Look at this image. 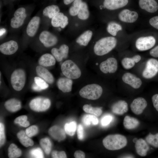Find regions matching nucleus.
<instances>
[{"label": "nucleus", "instance_id": "dca6fc26", "mask_svg": "<svg viewBox=\"0 0 158 158\" xmlns=\"http://www.w3.org/2000/svg\"><path fill=\"white\" fill-rule=\"evenodd\" d=\"M123 81L135 89H138L141 86L142 81L140 78L130 73L124 74L122 77Z\"/></svg>", "mask_w": 158, "mask_h": 158}, {"label": "nucleus", "instance_id": "aec40b11", "mask_svg": "<svg viewBox=\"0 0 158 158\" xmlns=\"http://www.w3.org/2000/svg\"><path fill=\"white\" fill-rule=\"evenodd\" d=\"M128 1V0H104L103 5L107 9L114 10L125 6Z\"/></svg>", "mask_w": 158, "mask_h": 158}, {"label": "nucleus", "instance_id": "052dcab7", "mask_svg": "<svg viewBox=\"0 0 158 158\" xmlns=\"http://www.w3.org/2000/svg\"></svg>", "mask_w": 158, "mask_h": 158}, {"label": "nucleus", "instance_id": "79ce46f5", "mask_svg": "<svg viewBox=\"0 0 158 158\" xmlns=\"http://www.w3.org/2000/svg\"><path fill=\"white\" fill-rule=\"evenodd\" d=\"M135 62L132 58L126 57L121 61V64L123 67L126 69H130L135 66Z\"/></svg>", "mask_w": 158, "mask_h": 158}, {"label": "nucleus", "instance_id": "f704fd0d", "mask_svg": "<svg viewBox=\"0 0 158 158\" xmlns=\"http://www.w3.org/2000/svg\"><path fill=\"white\" fill-rule=\"evenodd\" d=\"M122 29V27L120 25L114 22L109 23L107 27V32L114 36H116L117 32Z\"/></svg>", "mask_w": 158, "mask_h": 158}, {"label": "nucleus", "instance_id": "5fc2aeb1", "mask_svg": "<svg viewBox=\"0 0 158 158\" xmlns=\"http://www.w3.org/2000/svg\"><path fill=\"white\" fill-rule=\"evenodd\" d=\"M150 54L154 57H158V45L151 49L150 52Z\"/></svg>", "mask_w": 158, "mask_h": 158}, {"label": "nucleus", "instance_id": "2eb2a0df", "mask_svg": "<svg viewBox=\"0 0 158 158\" xmlns=\"http://www.w3.org/2000/svg\"><path fill=\"white\" fill-rule=\"evenodd\" d=\"M138 16V14L136 12L125 9L119 13L118 17L119 19L123 22L133 23L137 20Z\"/></svg>", "mask_w": 158, "mask_h": 158}, {"label": "nucleus", "instance_id": "c03bdc74", "mask_svg": "<svg viewBox=\"0 0 158 158\" xmlns=\"http://www.w3.org/2000/svg\"><path fill=\"white\" fill-rule=\"evenodd\" d=\"M38 132V129L37 126L33 125L28 128L25 130V133L28 136L31 137L36 135Z\"/></svg>", "mask_w": 158, "mask_h": 158}, {"label": "nucleus", "instance_id": "e433bc0d", "mask_svg": "<svg viewBox=\"0 0 158 158\" xmlns=\"http://www.w3.org/2000/svg\"><path fill=\"white\" fill-rule=\"evenodd\" d=\"M40 143L45 153L49 154L51 152L52 145L49 139L48 138H42L40 140Z\"/></svg>", "mask_w": 158, "mask_h": 158}, {"label": "nucleus", "instance_id": "ea45409f", "mask_svg": "<svg viewBox=\"0 0 158 158\" xmlns=\"http://www.w3.org/2000/svg\"><path fill=\"white\" fill-rule=\"evenodd\" d=\"M147 142L155 147H158V133L155 135L150 133L146 137Z\"/></svg>", "mask_w": 158, "mask_h": 158}, {"label": "nucleus", "instance_id": "a211bd4d", "mask_svg": "<svg viewBox=\"0 0 158 158\" xmlns=\"http://www.w3.org/2000/svg\"><path fill=\"white\" fill-rule=\"evenodd\" d=\"M68 17L61 12L56 14L51 20V25L56 28L60 27L62 28H64L68 25Z\"/></svg>", "mask_w": 158, "mask_h": 158}, {"label": "nucleus", "instance_id": "f03ea898", "mask_svg": "<svg viewBox=\"0 0 158 158\" xmlns=\"http://www.w3.org/2000/svg\"><path fill=\"white\" fill-rule=\"evenodd\" d=\"M102 142L107 149L115 150L121 149L125 147L127 141L124 136L116 134L107 136L103 139Z\"/></svg>", "mask_w": 158, "mask_h": 158}, {"label": "nucleus", "instance_id": "ddd939ff", "mask_svg": "<svg viewBox=\"0 0 158 158\" xmlns=\"http://www.w3.org/2000/svg\"><path fill=\"white\" fill-rule=\"evenodd\" d=\"M18 48V43L11 40L1 44L0 45V51L5 55H11L15 53Z\"/></svg>", "mask_w": 158, "mask_h": 158}, {"label": "nucleus", "instance_id": "393cba45", "mask_svg": "<svg viewBox=\"0 0 158 158\" xmlns=\"http://www.w3.org/2000/svg\"><path fill=\"white\" fill-rule=\"evenodd\" d=\"M135 147L137 153L142 157L145 156L149 149V146L143 139L140 138L135 142Z\"/></svg>", "mask_w": 158, "mask_h": 158}, {"label": "nucleus", "instance_id": "9b49d317", "mask_svg": "<svg viewBox=\"0 0 158 158\" xmlns=\"http://www.w3.org/2000/svg\"><path fill=\"white\" fill-rule=\"evenodd\" d=\"M99 66L100 71L104 73H114L117 70V61L114 58H109L101 62Z\"/></svg>", "mask_w": 158, "mask_h": 158}, {"label": "nucleus", "instance_id": "c9c22d12", "mask_svg": "<svg viewBox=\"0 0 158 158\" xmlns=\"http://www.w3.org/2000/svg\"><path fill=\"white\" fill-rule=\"evenodd\" d=\"M83 109L85 112L93 114L97 116H99L102 113L101 108L93 107L88 104L84 105L83 107Z\"/></svg>", "mask_w": 158, "mask_h": 158}, {"label": "nucleus", "instance_id": "de8ad7c7", "mask_svg": "<svg viewBox=\"0 0 158 158\" xmlns=\"http://www.w3.org/2000/svg\"><path fill=\"white\" fill-rule=\"evenodd\" d=\"M113 118V117L110 115H105L102 118L101 120V125L104 126H107L112 121Z\"/></svg>", "mask_w": 158, "mask_h": 158}, {"label": "nucleus", "instance_id": "f3484780", "mask_svg": "<svg viewBox=\"0 0 158 158\" xmlns=\"http://www.w3.org/2000/svg\"><path fill=\"white\" fill-rule=\"evenodd\" d=\"M68 51L69 47L65 44L61 45L59 49L53 48L51 50L52 54L58 62L66 58L68 56Z\"/></svg>", "mask_w": 158, "mask_h": 158}, {"label": "nucleus", "instance_id": "5701e85b", "mask_svg": "<svg viewBox=\"0 0 158 158\" xmlns=\"http://www.w3.org/2000/svg\"><path fill=\"white\" fill-rule=\"evenodd\" d=\"M73 81L71 79L66 78H61L57 82L58 88L63 92H71L72 89Z\"/></svg>", "mask_w": 158, "mask_h": 158}, {"label": "nucleus", "instance_id": "09e8293b", "mask_svg": "<svg viewBox=\"0 0 158 158\" xmlns=\"http://www.w3.org/2000/svg\"><path fill=\"white\" fill-rule=\"evenodd\" d=\"M51 156L53 158H66L67 157L65 152L63 151H53L51 153Z\"/></svg>", "mask_w": 158, "mask_h": 158}, {"label": "nucleus", "instance_id": "bb28decb", "mask_svg": "<svg viewBox=\"0 0 158 158\" xmlns=\"http://www.w3.org/2000/svg\"><path fill=\"white\" fill-rule=\"evenodd\" d=\"M4 106L7 110L13 112L17 111L20 109L21 104L19 100L15 98H12L5 102Z\"/></svg>", "mask_w": 158, "mask_h": 158}, {"label": "nucleus", "instance_id": "a18cd8bd", "mask_svg": "<svg viewBox=\"0 0 158 158\" xmlns=\"http://www.w3.org/2000/svg\"><path fill=\"white\" fill-rule=\"evenodd\" d=\"M30 154L32 157L44 158V155L41 150L39 148L33 149L30 152Z\"/></svg>", "mask_w": 158, "mask_h": 158}, {"label": "nucleus", "instance_id": "20e7f679", "mask_svg": "<svg viewBox=\"0 0 158 158\" xmlns=\"http://www.w3.org/2000/svg\"><path fill=\"white\" fill-rule=\"evenodd\" d=\"M61 70L64 76L71 79H78L81 75L80 68L74 62L70 60H66L62 63Z\"/></svg>", "mask_w": 158, "mask_h": 158}, {"label": "nucleus", "instance_id": "603ef678", "mask_svg": "<svg viewBox=\"0 0 158 158\" xmlns=\"http://www.w3.org/2000/svg\"><path fill=\"white\" fill-rule=\"evenodd\" d=\"M152 99L154 107L158 111V94L153 95L152 97Z\"/></svg>", "mask_w": 158, "mask_h": 158}, {"label": "nucleus", "instance_id": "423d86ee", "mask_svg": "<svg viewBox=\"0 0 158 158\" xmlns=\"http://www.w3.org/2000/svg\"><path fill=\"white\" fill-rule=\"evenodd\" d=\"M25 8L23 7L17 8L14 12L13 17L10 20V25L13 29H17L24 24L27 17Z\"/></svg>", "mask_w": 158, "mask_h": 158}, {"label": "nucleus", "instance_id": "a878e982", "mask_svg": "<svg viewBox=\"0 0 158 158\" xmlns=\"http://www.w3.org/2000/svg\"><path fill=\"white\" fill-rule=\"evenodd\" d=\"M39 64L44 67L54 65L56 63V59L54 56L49 53H46L42 55L38 61Z\"/></svg>", "mask_w": 158, "mask_h": 158}, {"label": "nucleus", "instance_id": "7c9ffc66", "mask_svg": "<svg viewBox=\"0 0 158 158\" xmlns=\"http://www.w3.org/2000/svg\"><path fill=\"white\" fill-rule=\"evenodd\" d=\"M139 124L140 122L137 119L128 116H126L123 120V125L127 129L131 130L136 128Z\"/></svg>", "mask_w": 158, "mask_h": 158}, {"label": "nucleus", "instance_id": "4468645a", "mask_svg": "<svg viewBox=\"0 0 158 158\" xmlns=\"http://www.w3.org/2000/svg\"><path fill=\"white\" fill-rule=\"evenodd\" d=\"M147 105L146 100L139 97L135 99L131 103L130 107L132 111L136 115H140L143 112Z\"/></svg>", "mask_w": 158, "mask_h": 158}, {"label": "nucleus", "instance_id": "bf43d9fd", "mask_svg": "<svg viewBox=\"0 0 158 158\" xmlns=\"http://www.w3.org/2000/svg\"><path fill=\"white\" fill-rule=\"evenodd\" d=\"M137 140H138L136 138H135L133 140V141L134 142H135Z\"/></svg>", "mask_w": 158, "mask_h": 158}, {"label": "nucleus", "instance_id": "c85d7f7f", "mask_svg": "<svg viewBox=\"0 0 158 158\" xmlns=\"http://www.w3.org/2000/svg\"><path fill=\"white\" fill-rule=\"evenodd\" d=\"M92 35V32L90 30L85 31L77 38L76 42L81 45L86 46L90 41Z\"/></svg>", "mask_w": 158, "mask_h": 158}, {"label": "nucleus", "instance_id": "39448f33", "mask_svg": "<svg viewBox=\"0 0 158 158\" xmlns=\"http://www.w3.org/2000/svg\"><path fill=\"white\" fill-rule=\"evenodd\" d=\"M26 79V74L23 69L15 70L11 76V82L13 88L16 91H20L24 87Z\"/></svg>", "mask_w": 158, "mask_h": 158}, {"label": "nucleus", "instance_id": "2f4dec72", "mask_svg": "<svg viewBox=\"0 0 158 158\" xmlns=\"http://www.w3.org/2000/svg\"><path fill=\"white\" fill-rule=\"evenodd\" d=\"M89 15L87 4L85 2L82 1L77 15L78 18L80 20H86L88 18Z\"/></svg>", "mask_w": 158, "mask_h": 158}, {"label": "nucleus", "instance_id": "3c124183", "mask_svg": "<svg viewBox=\"0 0 158 158\" xmlns=\"http://www.w3.org/2000/svg\"><path fill=\"white\" fill-rule=\"evenodd\" d=\"M149 23L153 27L158 30V16H156L151 18Z\"/></svg>", "mask_w": 158, "mask_h": 158}, {"label": "nucleus", "instance_id": "864d4df0", "mask_svg": "<svg viewBox=\"0 0 158 158\" xmlns=\"http://www.w3.org/2000/svg\"><path fill=\"white\" fill-rule=\"evenodd\" d=\"M74 155L75 158H84L85 157V153L80 150L76 151L74 153Z\"/></svg>", "mask_w": 158, "mask_h": 158}, {"label": "nucleus", "instance_id": "6e6d98bb", "mask_svg": "<svg viewBox=\"0 0 158 158\" xmlns=\"http://www.w3.org/2000/svg\"><path fill=\"white\" fill-rule=\"evenodd\" d=\"M32 88L34 90L36 91H40L42 90L35 83L32 85Z\"/></svg>", "mask_w": 158, "mask_h": 158}, {"label": "nucleus", "instance_id": "4be33fe9", "mask_svg": "<svg viewBox=\"0 0 158 158\" xmlns=\"http://www.w3.org/2000/svg\"><path fill=\"white\" fill-rule=\"evenodd\" d=\"M36 71L37 75L46 82L51 84L54 81L52 75L46 68L41 66H38L36 68Z\"/></svg>", "mask_w": 158, "mask_h": 158}, {"label": "nucleus", "instance_id": "4d7b16f0", "mask_svg": "<svg viewBox=\"0 0 158 158\" xmlns=\"http://www.w3.org/2000/svg\"><path fill=\"white\" fill-rule=\"evenodd\" d=\"M132 58L135 61V63H138L140 60L141 59L140 56L139 55H135L133 56Z\"/></svg>", "mask_w": 158, "mask_h": 158}, {"label": "nucleus", "instance_id": "37998d69", "mask_svg": "<svg viewBox=\"0 0 158 158\" xmlns=\"http://www.w3.org/2000/svg\"><path fill=\"white\" fill-rule=\"evenodd\" d=\"M34 80L36 84L42 90H45L49 87V85L47 82L40 77H35Z\"/></svg>", "mask_w": 158, "mask_h": 158}, {"label": "nucleus", "instance_id": "1a4fd4ad", "mask_svg": "<svg viewBox=\"0 0 158 158\" xmlns=\"http://www.w3.org/2000/svg\"><path fill=\"white\" fill-rule=\"evenodd\" d=\"M158 72V60L153 58L149 59L147 61L145 68L143 71V76L146 78H151L155 76Z\"/></svg>", "mask_w": 158, "mask_h": 158}, {"label": "nucleus", "instance_id": "49530a36", "mask_svg": "<svg viewBox=\"0 0 158 158\" xmlns=\"http://www.w3.org/2000/svg\"><path fill=\"white\" fill-rule=\"evenodd\" d=\"M5 128L4 124L0 123V146L3 145L5 142L6 136L5 133Z\"/></svg>", "mask_w": 158, "mask_h": 158}, {"label": "nucleus", "instance_id": "a19ab883", "mask_svg": "<svg viewBox=\"0 0 158 158\" xmlns=\"http://www.w3.org/2000/svg\"><path fill=\"white\" fill-rule=\"evenodd\" d=\"M27 116L25 115L20 116L14 120L15 123L18 124L21 126L26 127L30 125V123L27 121Z\"/></svg>", "mask_w": 158, "mask_h": 158}, {"label": "nucleus", "instance_id": "9d476101", "mask_svg": "<svg viewBox=\"0 0 158 158\" xmlns=\"http://www.w3.org/2000/svg\"><path fill=\"white\" fill-rule=\"evenodd\" d=\"M155 42L156 40L152 36L141 37L136 40L135 46L140 51H146L153 47Z\"/></svg>", "mask_w": 158, "mask_h": 158}, {"label": "nucleus", "instance_id": "58836bf2", "mask_svg": "<svg viewBox=\"0 0 158 158\" xmlns=\"http://www.w3.org/2000/svg\"><path fill=\"white\" fill-rule=\"evenodd\" d=\"M64 130L66 133L71 136L73 135L76 129V123L73 121L68 123H66L64 126Z\"/></svg>", "mask_w": 158, "mask_h": 158}, {"label": "nucleus", "instance_id": "473e14b6", "mask_svg": "<svg viewBox=\"0 0 158 158\" xmlns=\"http://www.w3.org/2000/svg\"><path fill=\"white\" fill-rule=\"evenodd\" d=\"M22 154V151L13 143L11 144L8 149V156L10 158L19 157Z\"/></svg>", "mask_w": 158, "mask_h": 158}, {"label": "nucleus", "instance_id": "c756f323", "mask_svg": "<svg viewBox=\"0 0 158 158\" xmlns=\"http://www.w3.org/2000/svg\"><path fill=\"white\" fill-rule=\"evenodd\" d=\"M17 136L20 142L24 146L28 147L33 145V141L27 135L24 131L20 130L17 133Z\"/></svg>", "mask_w": 158, "mask_h": 158}, {"label": "nucleus", "instance_id": "72a5a7b5", "mask_svg": "<svg viewBox=\"0 0 158 158\" xmlns=\"http://www.w3.org/2000/svg\"><path fill=\"white\" fill-rule=\"evenodd\" d=\"M83 124L87 126L91 125H96L98 123V120L95 115L86 114L82 119Z\"/></svg>", "mask_w": 158, "mask_h": 158}, {"label": "nucleus", "instance_id": "6e6552de", "mask_svg": "<svg viewBox=\"0 0 158 158\" xmlns=\"http://www.w3.org/2000/svg\"><path fill=\"white\" fill-rule=\"evenodd\" d=\"M39 39L46 47H50L56 45L58 42L57 37L50 31L44 30L40 34Z\"/></svg>", "mask_w": 158, "mask_h": 158}, {"label": "nucleus", "instance_id": "cd10ccee", "mask_svg": "<svg viewBox=\"0 0 158 158\" xmlns=\"http://www.w3.org/2000/svg\"><path fill=\"white\" fill-rule=\"evenodd\" d=\"M60 11V8L57 5L52 4L45 7L42 11V14L44 16L51 19Z\"/></svg>", "mask_w": 158, "mask_h": 158}, {"label": "nucleus", "instance_id": "8fccbe9b", "mask_svg": "<svg viewBox=\"0 0 158 158\" xmlns=\"http://www.w3.org/2000/svg\"><path fill=\"white\" fill-rule=\"evenodd\" d=\"M77 136L80 140L83 139L84 138V130L82 125L80 124L78 125L77 130Z\"/></svg>", "mask_w": 158, "mask_h": 158}, {"label": "nucleus", "instance_id": "4c0bfd02", "mask_svg": "<svg viewBox=\"0 0 158 158\" xmlns=\"http://www.w3.org/2000/svg\"><path fill=\"white\" fill-rule=\"evenodd\" d=\"M82 0H75L73 2L69 10V14L72 16L77 15L82 2Z\"/></svg>", "mask_w": 158, "mask_h": 158}, {"label": "nucleus", "instance_id": "13d9d810", "mask_svg": "<svg viewBox=\"0 0 158 158\" xmlns=\"http://www.w3.org/2000/svg\"><path fill=\"white\" fill-rule=\"evenodd\" d=\"M75 0H63V2L65 5H68L73 2Z\"/></svg>", "mask_w": 158, "mask_h": 158}, {"label": "nucleus", "instance_id": "f8f14e48", "mask_svg": "<svg viewBox=\"0 0 158 158\" xmlns=\"http://www.w3.org/2000/svg\"><path fill=\"white\" fill-rule=\"evenodd\" d=\"M41 22L40 17L35 16L30 19L28 22L26 30L27 35L32 37L35 35L39 28Z\"/></svg>", "mask_w": 158, "mask_h": 158}, {"label": "nucleus", "instance_id": "f257e3e1", "mask_svg": "<svg viewBox=\"0 0 158 158\" xmlns=\"http://www.w3.org/2000/svg\"><path fill=\"white\" fill-rule=\"evenodd\" d=\"M116 39L113 37L102 38L95 44L94 51L97 55L102 56L105 55L114 49L116 45Z\"/></svg>", "mask_w": 158, "mask_h": 158}, {"label": "nucleus", "instance_id": "b1692460", "mask_svg": "<svg viewBox=\"0 0 158 158\" xmlns=\"http://www.w3.org/2000/svg\"><path fill=\"white\" fill-rule=\"evenodd\" d=\"M128 110V104L124 100H119L112 106L111 110L114 114L122 115L126 112Z\"/></svg>", "mask_w": 158, "mask_h": 158}, {"label": "nucleus", "instance_id": "7ed1b4c3", "mask_svg": "<svg viewBox=\"0 0 158 158\" xmlns=\"http://www.w3.org/2000/svg\"><path fill=\"white\" fill-rule=\"evenodd\" d=\"M103 92L102 87L96 84L87 85L82 88L79 93L82 97L90 100L98 99L101 96Z\"/></svg>", "mask_w": 158, "mask_h": 158}, {"label": "nucleus", "instance_id": "6ab92c4d", "mask_svg": "<svg viewBox=\"0 0 158 158\" xmlns=\"http://www.w3.org/2000/svg\"><path fill=\"white\" fill-rule=\"evenodd\" d=\"M140 8L150 13L156 12L158 9V4L155 0H139Z\"/></svg>", "mask_w": 158, "mask_h": 158}, {"label": "nucleus", "instance_id": "412c9836", "mask_svg": "<svg viewBox=\"0 0 158 158\" xmlns=\"http://www.w3.org/2000/svg\"><path fill=\"white\" fill-rule=\"evenodd\" d=\"M48 133L52 138L58 141L64 140L66 137L65 130L57 126H54L51 127Z\"/></svg>", "mask_w": 158, "mask_h": 158}, {"label": "nucleus", "instance_id": "0eeeda50", "mask_svg": "<svg viewBox=\"0 0 158 158\" xmlns=\"http://www.w3.org/2000/svg\"><path fill=\"white\" fill-rule=\"evenodd\" d=\"M51 101L48 98L38 97L32 99L29 103L31 109L37 112H42L48 109L51 105Z\"/></svg>", "mask_w": 158, "mask_h": 158}]
</instances>
